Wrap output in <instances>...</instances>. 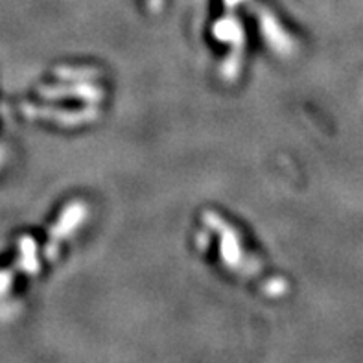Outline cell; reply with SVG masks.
Instances as JSON below:
<instances>
[{
    "label": "cell",
    "mask_w": 363,
    "mask_h": 363,
    "mask_svg": "<svg viewBox=\"0 0 363 363\" xmlns=\"http://www.w3.org/2000/svg\"><path fill=\"white\" fill-rule=\"evenodd\" d=\"M203 222L218 234V238H222V258L231 270L238 271L245 277L258 275L260 265L256 264V260L251 254L244 253L238 233L222 216L214 213H205L203 214Z\"/></svg>",
    "instance_id": "obj_1"
}]
</instances>
